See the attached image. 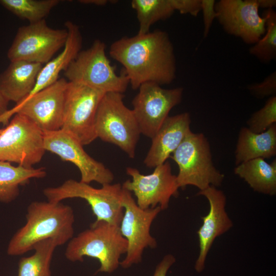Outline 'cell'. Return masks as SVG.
Masks as SVG:
<instances>
[{
  "mask_svg": "<svg viewBox=\"0 0 276 276\" xmlns=\"http://www.w3.org/2000/svg\"><path fill=\"white\" fill-rule=\"evenodd\" d=\"M42 66L38 63L11 61L0 75V91L9 102L20 103L34 88Z\"/></svg>",
  "mask_w": 276,
  "mask_h": 276,
  "instance_id": "19",
  "label": "cell"
},
{
  "mask_svg": "<svg viewBox=\"0 0 276 276\" xmlns=\"http://www.w3.org/2000/svg\"><path fill=\"white\" fill-rule=\"evenodd\" d=\"M177 164L179 188L193 186L199 191L221 185L224 174L215 167L209 142L202 133L190 131L170 156Z\"/></svg>",
  "mask_w": 276,
  "mask_h": 276,
  "instance_id": "4",
  "label": "cell"
},
{
  "mask_svg": "<svg viewBox=\"0 0 276 276\" xmlns=\"http://www.w3.org/2000/svg\"><path fill=\"white\" fill-rule=\"evenodd\" d=\"M59 246L54 239H48L38 243L34 253L21 258L18 262L17 276H52L50 266L56 248Z\"/></svg>",
  "mask_w": 276,
  "mask_h": 276,
  "instance_id": "23",
  "label": "cell"
},
{
  "mask_svg": "<svg viewBox=\"0 0 276 276\" xmlns=\"http://www.w3.org/2000/svg\"><path fill=\"white\" fill-rule=\"evenodd\" d=\"M259 8L273 9L276 6L275 0H257Z\"/></svg>",
  "mask_w": 276,
  "mask_h": 276,
  "instance_id": "32",
  "label": "cell"
},
{
  "mask_svg": "<svg viewBox=\"0 0 276 276\" xmlns=\"http://www.w3.org/2000/svg\"><path fill=\"white\" fill-rule=\"evenodd\" d=\"M197 195L205 197L210 205L209 212L202 217V224L197 231L199 252L194 268L200 273L204 269L206 259L214 240L229 231L233 222L226 211V197L223 191L210 186L199 191Z\"/></svg>",
  "mask_w": 276,
  "mask_h": 276,
  "instance_id": "17",
  "label": "cell"
},
{
  "mask_svg": "<svg viewBox=\"0 0 276 276\" xmlns=\"http://www.w3.org/2000/svg\"><path fill=\"white\" fill-rule=\"evenodd\" d=\"M131 5L136 13L140 35L149 32L152 25L170 17L175 11L172 0H132Z\"/></svg>",
  "mask_w": 276,
  "mask_h": 276,
  "instance_id": "24",
  "label": "cell"
},
{
  "mask_svg": "<svg viewBox=\"0 0 276 276\" xmlns=\"http://www.w3.org/2000/svg\"><path fill=\"white\" fill-rule=\"evenodd\" d=\"M122 203L124 210L119 227L122 235L127 241L128 249L120 265L123 268H128L141 262L146 248L154 249L157 246L155 238L150 234V228L162 210L159 206L142 209L133 199L132 193L123 188Z\"/></svg>",
  "mask_w": 276,
  "mask_h": 276,
  "instance_id": "10",
  "label": "cell"
},
{
  "mask_svg": "<svg viewBox=\"0 0 276 276\" xmlns=\"http://www.w3.org/2000/svg\"><path fill=\"white\" fill-rule=\"evenodd\" d=\"M26 218V223L8 243L7 253L9 256L25 254L46 239H54L61 246L73 237V209L61 202H32L27 208Z\"/></svg>",
  "mask_w": 276,
  "mask_h": 276,
  "instance_id": "2",
  "label": "cell"
},
{
  "mask_svg": "<svg viewBox=\"0 0 276 276\" xmlns=\"http://www.w3.org/2000/svg\"><path fill=\"white\" fill-rule=\"evenodd\" d=\"M216 1L214 0H201V10L203 13L204 25L203 37L208 36L213 22L216 19L217 14L215 9Z\"/></svg>",
  "mask_w": 276,
  "mask_h": 276,
  "instance_id": "29",
  "label": "cell"
},
{
  "mask_svg": "<svg viewBox=\"0 0 276 276\" xmlns=\"http://www.w3.org/2000/svg\"><path fill=\"white\" fill-rule=\"evenodd\" d=\"M47 175L43 168H25L0 161V202L9 203L19 196L20 187L33 178H42Z\"/></svg>",
  "mask_w": 276,
  "mask_h": 276,
  "instance_id": "22",
  "label": "cell"
},
{
  "mask_svg": "<svg viewBox=\"0 0 276 276\" xmlns=\"http://www.w3.org/2000/svg\"><path fill=\"white\" fill-rule=\"evenodd\" d=\"M78 2L83 4L94 5L96 6H104L107 4V0H79Z\"/></svg>",
  "mask_w": 276,
  "mask_h": 276,
  "instance_id": "34",
  "label": "cell"
},
{
  "mask_svg": "<svg viewBox=\"0 0 276 276\" xmlns=\"http://www.w3.org/2000/svg\"><path fill=\"white\" fill-rule=\"evenodd\" d=\"M175 262L176 259L173 255H166L157 265L153 276H166L169 268Z\"/></svg>",
  "mask_w": 276,
  "mask_h": 276,
  "instance_id": "31",
  "label": "cell"
},
{
  "mask_svg": "<svg viewBox=\"0 0 276 276\" xmlns=\"http://www.w3.org/2000/svg\"><path fill=\"white\" fill-rule=\"evenodd\" d=\"M106 45L95 40L88 49L80 51L64 71L67 81L81 84L104 93L123 94L129 84L125 74L118 75L105 53Z\"/></svg>",
  "mask_w": 276,
  "mask_h": 276,
  "instance_id": "6",
  "label": "cell"
},
{
  "mask_svg": "<svg viewBox=\"0 0 276 276\" xmlns=\"http://www.w3.org/2000/svg\"><path fill=\"white\" fill-rule=\"evenodd\" d=\"M68 81H57L15 105L0 116V124L7 125L10 119L19 113L33 122L42 132L53 131L62 127L65 91Z\"/></svg>",
  "mask_w": 276,
  "mask_h": 276,
  "instance_id": "12",
  "label": "cell"
},
{
  "mask_svg": "<svg viewBox=\"0 0 276 276\" xmlns=\"http://www.w3.org/2000/svg\"><path fill=\"white\" fill-rule=\"evenodd\" d=\"M247 89L254 97L263 99L276 95V72L267 76L262 82L247 85Z\"/></svg>",
  "mask_w": 276,
  "mask_h": 276,
  "instance_id": "28",
  "label": "cell"
},
{
  "mask_svg": "<svg viewBox=\"0 0 276 276\" xmlns=\"http://www.w3.org/2000/svg\"><path fill=\"white\" fill-rule=\"evenodd\" d=\"M138 89L132 102V110L141 133L151 139L171 110L180 103L183 88L166 89L156 83L147 82Z\"/></svg>",
  "mask_w": 276,
  "mask_h": 276,
  "instance_id": "13",
  "label": "cell"
},
{
  "mask_svg": "<svg viewBox=\"0 0 276 276\" xmlns=\"http://www.w3.org/2000/svg\"><path fill=\"white\" fill-rule=\"evenodd\" d=\"M123 188L119 183H107L100 188L73 179L61 185L43 190L48 201L59 202L65 199L79 198L90 205L96 220H103L119 226L124 214L122 203Z\"/></svg>",
  "mask_w": 276,
  "mask_h": 276,
  "instance_id": "7",
  "label": "cell"
},
{
  "mask_svg": "<svg viewBox=\"0 0 276 276\" xmlns=\"http://www.w3.org/2000/svg\"><path fill=\"white\" fill-rule=\"evenodd\" d=\"M276 124V96L270 97L264 105L252 114L247 121L248 128L260 133Z\"/></svg>",
  "mask_w": 276,
  "mask_h": 276,
  "instance_id": "27",
  "label": "cell"
},
{
  "mask_svg": "<svg viewBox=\"0 0 276 276\" xmlns=\"http://www.w3.org/2000/svg\"><path fill=\"white\" fill-rule=\"evenodd\" d=\"M190 113L182 112L168 116L154 136L144 159L145 165L150 168L165 163L191 131Z\"/></svg>",
  "mask_w": 276,
  "mask_h": 276,
  "instance_id": "18",
  "label": "cell"
},
{
  "mask_svg": "<svg viewBox=\"0 0 276 276\" xmlns=\"http://www.w3.org/2000/svg\"><path fill=\"white\" fill-rule=\"evenodd\" d=\"M127 249V241L119 226L96 220L88 228L68 241L65 256L73 262H82L84 257L96 259L100 264L96 273H111L119 267L120 258Z\"/></svg>",
  "mask_w": 276,
  "mask_h": 276,
  "instance_id": "3",
  "label": "cell"
},
{
  "mask_svg": "<svg viewBox=\"0 0 276 276\" xmlns=\"http://www.w3.org/2000/svg\"><path fill=\"white\" fill-rule=\"evenodd\" d=\"M67 31L50 27L45 19L20 27L7 56L11 61L21 60L46 64L54 55L64 47Z\"/></svg>",
  "mask_w": 276,
  "mask_h": 276,
  "instance_id": "11",
  "label": "cell"
},
{
  "mask_svg": "<svg viewBox=\"0 0 276 276\" xmlns=\"http://www.w3.org/2000/svg\"><path fill=\"white\" fill-rule=\"evenodd\" d=\"M215 9L224 31L246 44H255L266 32V19L259 15L257 0H220Z\"/></svg>",
  "mask_w": 276,
  "mask_h": 276,
  "instance_id": "16",
  "label": "cell"
},
{
  "mask_svg": "<svg viewBox=\"0 0 276 276\" xmlns=\"http://www.w3.org/2000/svg\"><path fill=\"white\" fill-rule=\"evenodd\" d=\"M126 172L131 180H126L122 188L134 194L136 204L142 209L159 206L162 211L166 210L171 197L178 195L176 175L172 173L167 161L155 167L153 172L148 175L130 167L126 168Z\"/></svg>",
  "mask_w": 276,
  "mask_h": 276,
  "instance_id": "14",
  "label": "cell"
},
{
  "mask_svg": "<svg viewBox=\"0 0 276 276\" xmlns=\"http://www.w3.org/2000/svg\"><path fill=\"white\" fill-rule=\"evenodd\" d=\"M0 134V161L31 168L45 152L43 132L30 120L15 113Z\"/></svg>",
  "mask_w": 276,
  "mask_h": 276,
  "instance_id": "8",
  "label": "cell"
},
{
  "mask_svg": "<svg viewBox=\"0 0 276 276\" xmlns=\"http://www.w3.org/2000/svg\"><path fill=\"white\" fill-rule=\"evenodd\" d=\"M8 100L4 97L0 91V116L8 110Z\"/></svg>",
  "mask_w": 276,
  "mask_h": 276,
  "instance_id": "33",
  "label": "cell"
},
{
  "mask_svg": "<svg viewBox=\"0 0 276 276\" xmlns=\"http://www.w3.org/2000/svg\"><path fill=\"white\" fill-rule=\"evenodd\" d=\"M234 173L255 192L269 196L276 194V159L270 164L262 158L237 165Z\"/></svg>",
  "mask_w": 276,
  "mask_h": 276,
  "instance_id": "21",
  "label": "cell"
},
{
  "mask_svg": "<svg viewBox=\"0 0 276 276\" xmlns=\"http://www.w3.org/2000/svg\"><path fill=\"white\" fill-rule=\"evenodd\" d=\"M275 155L276 124L260 133L253 132L247 127L240 129L235 150L236 166L255 158L269 159Z\"/></svg>",
  "mask_w": 276,
  "mask_h": 276,
  "instance_id": "20",
  "label": "cell"
},
{
  "mask_svg": "<svg viewBox=\"0 0 276 276\" xmlns=\"http://www.w3.org/2000/svg\"><path fill=\"white\" fill-rule=\"evenodd\" d=\"M266 17V32L264 35L249 49L250 55L261 62L270 63L276 58V12L267 9L264 12Z\"/></svg>",
  "mask_w": 276,
  "mask_h": 276,
  "instance_id": "26",
  "label": "cell"
},
{
  "mask_svg": "<svg viewBox=\"0 0 276 276\" xmlns=\"http://www.w3.org/2000/svg\"><path fill=\"white\" fill-rule=\"evenodd\" d=\"M59 0H0V4L29 24L43 19L59 3Z\"/></svg>",
  "mask_w": 276,
  "mask_h": 276,
  "instance_id": "25",
  "label": "cell"
},
{
  "mask_svg": "<svg viewBox=\"0 0 276 276\" xmlns=\"http://www.w3.org/2000/svg\"><path fill=\"white\" fill-rule=\"evenodd\" d=\"M105 94L86 85L68 81L61 129L71 133L83 146L97 139L95 116Z\"/></svg>",
  "mask_w": 276,
  "mask_h": 276,
  "instance_id": "9",
  "label": "cell"
},
{
  "mask_svg": "<svg viewBox=\"0 0 276 276\" xmlns=\"http://www.w3.org/2000/svg\"><path fill=\"white\" fill-rule=\"evenodd\" d=\"M175 11L197 16L201 10V0H172Z\"/></svg>",
  "mask_w": 276,
  "mask_h": 276,
  "instance_id": "30",
  "label": "cell"
},
{
  "mask_svg": "<svg viewBox=\"0 0 276 276\" xmlns=\"http://www.w3.org/2000/svg\"><path fill=\"white\" fill-rule=\"evenodd\" d=\"M43 137L45 150L74 164L80 171L81 181L88 184L96 181L101 185L112 182L113 173L91 157L80 141L69 132L63 129L43 132Z\"/></svg>",
  "mask_w": 276,
  "mask_h": 276,
  "instance_id": "15",
  "label": "cell"
},
{
  "mask_svg": "<svg viewBox=\"0 0 276 276\" xmlns=\"http://www.w3.org/2000/svg\"><path fill=\"white\" fill-rule=\"evenodd\" d=\"M124 97L114 92L104 95L96 111L95 130L97 138L115 145L134 158L141 133L132 109L124 103Z\"/></svg>",
  "mask_w": 276,
  "mask_h": 276,
  "instance_id": "5",
  "label": "cell"
},
{
  "mask_svg": "<svg viewBox=\"0 0 276 276\" xmlns=\"http://www.w3.org/2000/svg\"><path fill=\"white\" fill-rule=\"evenodd\" d=\"M3 129V128L0 129V134H1V132H2Z\"/></svg>",
  "mask_w": 276,
  "mask_h": 276,
  "instance_id": "35",
  "label": "cell"
},
{
  "mask_svg": "<svg viewBox=\"0 0 276 276\" xmlns=\"http://www.w3.org/2000/svg\"><path fill=\"white\" fill-rule=\"evenodd\" d=\"M109 54L123 65L133 89L147 82L169 84L176 78L174 47L166 31L122 37L111 44Z\"/></svg>",
  "mask_w": 276,
  "mask_h": 276,
  "instance_id": "1",
  "label": "cell"
}]
</instances>
